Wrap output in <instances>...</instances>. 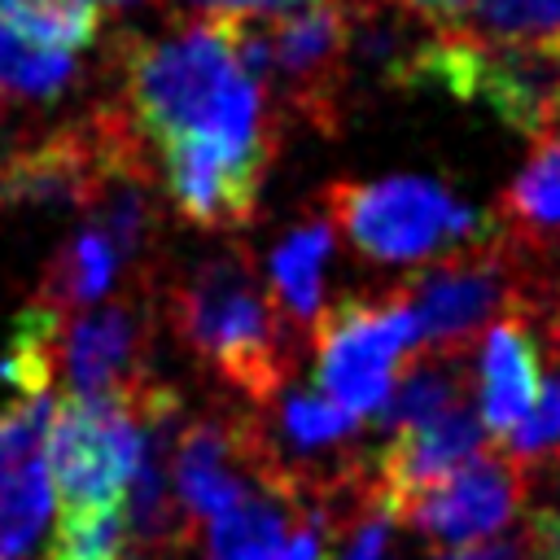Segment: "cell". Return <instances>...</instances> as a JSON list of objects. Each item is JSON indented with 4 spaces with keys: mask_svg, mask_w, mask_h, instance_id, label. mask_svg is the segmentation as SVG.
I'll return each instance as SVG.
<instances>
[{
    "mask_svg": "<svg viewBox=\"0 0 560 560\" xmlns=\"http://www.w3.org/2000/svg\"><path fill=\"white\" fill-rule=\"evenodd\" d=\"M122 267L109 249V241L96 232V228H83L74 236H66L52 258L44 262V276H39V306L57 311L61 319L79 315L83 306H96L114 284H118Z\"/></svg>",
    "mask_w": 560,
    "mask_h": 560,
    "instance_id": "cell-15",
    "label": "cell"
},
{
    "mask_svg": "<svg viewBox=\"0 0 560 560\" xmlns=\"http://www.w3.org/2000/svg\"><path fill=\"white\" fill-rule=\"evenodd\" d=\"M503 232L521 245L560 236V131L542 136L499 201Z\"/></svg>",
    "mask_w": 560,
    "mask_h": 560,
    "instance_id": "cell-16",
    "label": "cell"
},
{
    "mask_svg": "<svg viewBox=\"0 0 560 560\" xmlns=\"http://www.w3.org/2000/svg\"><path fill=\"white\" fill-rule=\"evenodd\" d=\"M166 328L232 394L262 407L289 389L302 332L276 306L249 245H219L188 271L162 280Z\"/></svg>",
    "mask_w": 560,
    "mask_h": 560,
    "instance_id": "cell-2",
    "label": "cell"
},
{
    "mask_svg": "<svg viewBox=\"0 0 560 560\" xmlns=\"http://www.w3.org/2000/svg\"><path fill=\"white\" fill-rule=\"evenodd\" d=\"M140 416L131 398H79L52 402L48 420V481L61 508H109L127 499L140 464Z\"/></svg>",
    "mask_w": 560,
    "mask_h": 560,
    "instance_id": "cell-7",
    "label": "cell"
},
{
    "mask_svg": "<svg viewBox=\"0 0 560 560\" xmlns=\"http://www.w3.org/2000/svg\"><path fill=\"white\" fill-rule=\"evenodd\" d=\"M525 560H560V512L538 508L525 525Z\"/></svg>",
    "mask_w": 560,
    "mask_h": 560,
    "instance_id": "cell-27",
    "label": "cell"
},
{
    "mask_svg": "<svg viewBox=\"0 0 560 560\" xmlns=\"http://www.w3.org/2000/svg\"><path fill=\"white\" fill-rule=\"evenodd\" d=\"M127 516L122 503L109 508H61L44 560H122Z\"/></svg>",
    "mask_w": 560,
    "mask_h": 560,
    "instance_id": "cell-22",
    "label": "cell"
},
{
    "mask_svg": "<svg viewBox=\"0 0 560 560\" xmlns=\"http://www.w3.org/2000/svg\"><path fill=\"white\" fill-rule=\"evenodd\" d=\"M280 407H276V446L293 451V455H315V451H328V446H341L354 429H359V416H350L346 407L328 402L319 389H280L276 394ZM302 459L293 468H302Z\"/></svg>",
    "mask_w": 560,
    "mask_h": 560,
    "instance_id": "cell-19",
    "label": "cell"
},
{
    "mask_svg": "<svg viewBox=\"0 0 560 560\" xmlns=\"http://www.w3.org/2000/svg\"><path fill=\"white\" fill-rule=\"evenodd\" d=\"M411 346L416 319L398 284L385 293H346L311 324L315 389L359 420L376 416Z\"/></svg>",
    "mask_w": 560,
    "mask_h": 560,
    "instance_id": "cell-5",
    "label": "cell"
},
{
    "mask_svg": "<svg viewBox=\"0 0 560 560\" xmlns=\"http://www.w3.org/2000/svg\"><path fill=\"white\" fill-rule=\"evenodd\" d=\"M350 31L354 0H298L262 18L267 92L276 88L280 105L319 131H337L346 114V88L354 83Z\"/></svg>",
    "mask_w": 560,
    "mask_h": 560,
    "instance_id": "cell-6",
    "label": "cell"
},
{
    "mask_svg": "<svg viewBox=\"0 0 560 560\" xmlns=\"http://www.w3.org/2000/svg\"><path fill=\"white\" fill-rule=\"evenodd\" d=\"M389 525H394L389 508H385L381 499H372V503H368V508H363V512L341 529V538H346L341 560H385Z\"/></svg>",
    "mask_w": 560,
    "mask_h": 560,
    "instance_id": "cell-26",
    "label": "cell"
},
{
    "mask_svg": "<svg viewBox=\"0 0 560 560\" xmlns=\"http://www.w3.org/2000/svg\"><path fill=\"white\" fill-rule=\"evenodd\" d=\"M433 560H525V534H503V538H481V542H464L451 547Z\"/></svg>",
    "mask_w": 560,
    "mask_h": 560,
    "instance_id": "cell-28",
    "label": "cell"
},
{
    "mask_svg": "<svg viewBox=\"0 0 560 560\" xmlns=\"http://www.w3.org/2000/svg\"><path fill=\"white\" fill-rule=\"evenodd\" d=\"M271 162V153L228 149L197 136H175L158 144L162 192L171 210L201 232H236L254 223Z\"/></svg>",
    "mask_w": 560,
    "mask_h": 560,
    "instance_id": "cell-9",
    "label": "cell"
},
{
    "mask_svg": "<svg viewBox=\"0 0 560 560\" xmlns=\"http://www.w3.org/2000/svg\"><path fill=\"white\" fill-rule=\"evenodd\" d=\"M114 66L122 114L144 144L175 136L249 153H280V114L267 88L241 66L223 18H179L171 35H118Z\"/></svg>",
    "mask_w": 560,
    "mask_h": 560,
    "instance_id": "cell-1",
    "label": "cell"
},
{
    "mask_svg": "<svg viewBox=\"0 0 560 560\" xmlns=\"http://www.w3.org/2000/svg\"><path fill=\"white\" fill-rule=\"evenodd\" d=\"M503 455L521 472H542L560 464V372L547 376L542 394L525 411V420L503 438Z\"/></svg>",
    "mask_w": 560,
    "mask_h": 560,
    "instance_id": "cell-24",
    "label": "cell"
},
{
    "mask_svg": "<svg viewBox=\"0 0 560 560\" xmlns=\"http://www.w3.org/2000/svg\"><path fill=\"white\" fill-rule=\"evenodd\" d=\"M74 57L26 44L0 22V105L52 101L74 83Z\"/></svg>",
    "mask_w": 560,
    "mask_h": 560,
    "instance_id": "cell-20",
    "label": "cell"
},
{
    "mask_svg": "<svg viewBox=\"0 0 560 560\" xmlns=\"http://www.w3.org/2000/svg\"><path fill=\"white\" fill-rule=\"evenodd\" d=\"M385 4H394L411 18H424V22H438V26H451L472 9V0H385Z\"/></svg>",
    "mask_w": 560,
    "mask_h": 560,
    "instance_id": "cell-29",
    "label": "cell"
},
{
    "mask_svg": "<svg viewBox=\"0 0 560 560\" xmlns=\"http://www.w3.org/2000/svg\"><path fill=\"white\" fill-rule=\"evenodd\" d=\"M324 210L332 232L368 262H424L438 249H455L499 228L424 175L332 179L324 188Z\"/></svg>",
    "mask_w": 560,
    "mask_h": 560,
    "instance_id": "cell-3",
    "label": "cell"
},
{
    "mask_svg": "<svg viewBox=\"0 0 560 560\" xmlns=\"http://www.w3.org/2000/svg\"><path fill=\"white\" fill-rule=\"evenodd\" d=\"M179 4H188L192 13H206V18H214V13H232V0H179Z\"/></svg>",
    "mask_w": 560,
    "mask_h": 560,
    "instance_id": "cell-31",
    "label": "cell"
},
{
    "mask_svg": "<svg viewBox=\"0 0 560 560\" xmlns=\"http://www.w3.org/2000/svg\"><path fill=\"white\" fill-rule=\"evenodd\" d=\"M57 372L66 394L79 398H131L153 376V298L122 289L118 298L88 306L61 324Z\"/></svg>",
    "mask_w": 560,
    "mask_h": 560,
    "instance_id": "cell-8",
    "label": "cell"
},
{
    "mask_svg": "<svg viewBox=\"0 0 560 560\" xmlns=\"http://www.w3.org/2000/svg\"><path fill=\"white\" fill-rule=\"evenodd\" d=\"M525 508V472L503 455H472L451 477L416 490L394 508V521L411 525L420 538L464 547L503 534Z\"/></svg>",
    "mask_w": 560,
    "mask_h": 560,
    "instance_id": "cell-10",
    "label": "cell"
},
{
    "mask_svg": "<svg viewBox=\"0 0 560 560\" xmlns=\"http://www.w3.org/2000/svg\"><path fill=\"white\" fill-rule=\"evenodd\" d=\"M477 381H481L477 420L490 438L503 442L538 398V346H534V319L525 311H508L494 319L477 354Z\"/></svg>",
    "mask_w": 560,
    "mask_h": 560,
    "instance_id": "cell-12",
    "label": "cell"
},
{
    "mask_svg": "<svg viewBox=\"0 0 560 560\" xmlns=\"http://www.w3.org/2000/svg\"><path fill=\"white\" fill-rule=\"evenodd\" d=\"M92 4L105 13V9H127V4H140V0H92Z\"/></svg>",
    "mask_w": 560,
    "mask_h": 560,
    "instance_id": "cell-33",
    "label": "cell"
},
{
    "mask_svg": "<svg viewBox=\"0 0 560 560\" xmlns=\"http://www.w3.org/2000/svg\"><path fill=\"white\" fill-rule=\"evenodd\" d=\"M122 560H179L175 551H153V547H131Z\"/></svg>",
    "mask_w": 560,
    "mask_h": 560,
    "instance_id": "cell-32",
    "label": "cell"
},
{
    "mask_svg": "<svg viewBox=\"0 0 560 560\" xmlns=\"http://www.w3.org/2000/svg\"><path fill=\"white\" fill-rule=\"evenodd\" d=\"M534 324H542V332H547V346L556 350V359H560V293L534 315Z\"/></svg>",
    "mask_w": 560,
    "mask_h": 560,
    "instance_id": "cell-30",
    "label": "cell"
},
{
    "mask_svg": "<svg viewBox=\"0 0 560 560\" xmlns=\"http://www.w3.org/2000/svg\"><path fill=\"white\" fill-rule=\"evenodd\" d=\"M48 420H52V398L48 394H18L0 411V477L44 459L48 446Z\"/></svg>",
    "mask_w": 560,
    "mask_h": 560,
    "instance_id": "cell-25",
    "label": "cell"
},
{
    "mask_svg": "<svg viewBox=\"0 0 560 560\" xmlns=\"http://www.w3.org/2000/svg\"><path fill=\"white\" fill-rule=\"evenodd\" d=\"M61 315L31 302L13 315L4 354H0V381L18 394H48L57 376V350H61Z\"/></svg>",
    "mask_w": 560,
    "mask_h": 560,
    "instance_id": "cell-17",
    "label": "cell"
},
{
    "mask_svg": "<svg viewBox=\"0 0 560 560\" xmlns=\"http://www.w3.org/2000/svg\"><path fill=\"white\" fill-rule=\"evenodd\" d=\"M486 442V429L477 420L472 407H455L429 424L416 429H398L385 438L381 451L368 455V477L372 490L385 499L389 516L402 499H411L416 490L451 477L459 464H468Z\"/></svg>",
    "mask_w": 560,
    "mask_h": 560,
    "instance_id": "cell-11",
    "label": "cell"
},
{
    "mask_svg": "<svg viewBox=\"0 0 560 560\" xmlns=\"http://www.w3.org/2000/svg\"><path fill=\"white\" fill-rule=\"evenodd\" d=\"M398 289L416 319V350L468 354L490 319L508 311L529 315V271L503 228L416 262Z\"/></svg>",
    "mask_w": 560,
    "mask_h": 560,
    "instance_id": "cell-4",
    "label": "cell"
},
{
    "mask_svg": "<svg viewBox=\"0 0 560 560\" xmlns=\"http://www.w3.org/2000/svg\"><path fill=\"white\" fill-rule=\"evenodd\" d=\"M332 245H337L332 223L319 214H306L276 241L267 258V289L298 332H311L315 315L324 311V271H328Z\"/></svg>",
    "mask_w": 560,
    "mask_h": 560,
    "instance_id": "cell-13",
    "label": "cell"
},
{
    "mask_svg": "<svg viewBox=\"0 0 560 560\" xmlns=\"http://www.w3.org/2000/svg\"><path fill=\"white\" fill-rule=\"evenodd\" d=\"M464 359L468 354L416 350L398 368V376H394V385H389V394L376 411L381 433L416 429V424H429V420L464 407V389H468V363Z\"/></svg>",
    "mask_w": 560,
    "mask_h": 560,
    "instance_id": "cell-14",
    "label": "cell"
},
{
    "mask_svg": "<svg viewBox=\"0 0 560 560\" xmlns=\"http://www.w3.org/2000/svg\"><path fill=\"white\" fill-rule=\"evenodd\" d=\"M0 22L35 48L70 57L101 35V9L92 0H0Z\"/></svg>",
    "mask_w": 560,
    "mask_h": 560,
    "instance_id": "cell-18",
    "label": "cell"
},
{
    "mask_svg": "<svg viewBox=\"0 0 560 560\" xmlns=\"http://www.w3.org/2000/svg\"><path fill=\"white\" fill-rule=\"evenodd\" d=\"M52 508V481H48V459L22 464L0 477V560H22Z\"/></svg>",
    "mask_w": 560,
    "mask_h": 560,
    "instance_id": "cell-21",
    "label": "cell"
},
{
    "mask_svg": "<svg viewBox=\"0 0 560 560\" xmlns=\"http://www.w3.org/2000/svg\"><path fill=\"white\" fill-rule=\"evenodd\" d=\"M468 35L512 44H560V0H472Z\"/></svg>",
    "mask_w": 560,
    "mask_h": 560,
    "instance_id": "cell-23",
    "label": "cell"
}]
</instances>
